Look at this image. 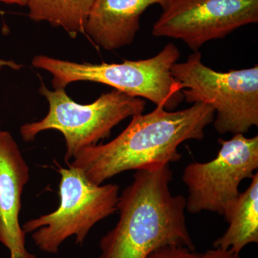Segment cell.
<instances>
[{
	"label": "cell",
	"mask_w": 258,
	"mask_h": 258,
	"mask_svg": "<svg viewBox=\"0 0 258 258\" xmlns=\"http://www.w3.org/2000/svg\"><path fill=\"white\" fill-rule=\"evenodd\" d=\"M215 117L214 108L205 103L177 111L157 106L147 114L132 117L128 126L111 142L86 148L68 164L97 185L124 171L169 165L181 159L178 148L183 142L204 139Z\"/></svg>",
	"instance_id": "6da1fadb"
},
{
	"label": "cell",
	"mask_w": 258,
	"mask_h": 258,
	"mask_svg": "<svg viewBox=\"0 0 258 258\" xmlns=\"http://www.w3.org/2000/svg\"><path fill=\"white\" fill-rule=\"evenodd\" d=\"M169 165L136 171L119 195V220L100 241L99 258H147L166 246L195 250L186 216V198L172 195Z\"/></svg>",
	"instance_id": "7a4b0ae2"
},
{
	"label": "cell",
	"mask_w": 258,
	"mask_h": 258,
	"mask_svg": "<svg viewBox=\"0 0 258 258\" xmlns=\"http://www.w3.org/2000/svg\"><path fill=\"white\" fill-rule=\"evenodd\" d=\"M179 57V49L170 42L157 55L146 60L91 63L40 55L33 57L32 64L52 76L54 90H66L71 83L79 81L102 83L172 111L184 99L181 86L171 71Z\"/></svg>",
	"instance_id": "3957f363"
},
{
	"label": "cell",
	"mask_w": 258,
	"mask_h": 258,
	"mask_svg": "<svg viewBox=\"0 0 258 258\" xmlns=\"http://www.w3.org/2000/svg\"><path fill=\"white\" fill-rule=\"evenodd\" d=\"M39 92L48 102L49 111L41 120L22 125V139L30 142L45 131H58L66 141L68 164L83 149L109 137L112 129L125 118L143 113L146 106L142 98L115 89L86 105L75 102L66 90L51 91L43 82Z\"/></svg>",
	"instance_id": "277c9868"
},
{
	"label": "cell",
	"mask_w": 258,
	"mask_h": 258,
	"mask_svg": "<svg viewBox=\"0 0 258 258\" xmlns=\"http://www.w3.org/2000/svg\"><path fill=\"white\" fill-rule=\"evenodd\" d=\"M171 71L187 103H205L214 108V126L219 134H244L257 126V64L217 72L203 63L197 51L185 62L173 64Z\"/></svg>",
	"instance_id": "5b68a950"
},
{
	"label": "cell",
	"mask_w": 258,
	"mask_h": 258,
	"mask_svg": "<svg viewBox=\"0 0 258 258\" xmlns=\"http://www.w3.org/2000/svg\"><path fill=\"white\" fill-rule=\"evenodd\" d=\"M58 172V208L22 226L25 233L32 234L39 249L50 254L57 253L71 237L82 245L93 226L117 211L120 195L118 184H93L70 164L68 168L60 167Z\"/></svg>",
	"instance_id": "8992f818"
},
{
	"label": "cell",
	"mask_w": 258,
	"mask_h": 258,
	"mask_svg": "<svg viewBox=\"0 0 258 258\" xmlns=\"http://www.w3.org/2000/svg\"><path fill=\"white\" fill-rule=\"evenodd\" d=\"M216 158L208 162H191L185 167L182 181L187 186L186 210L228 215L240 195L239 186L252 179L258 168V137L235 134L230 140L219 139Z\"/></svg>",
	"instance_id": "52a82bcc"
},
{
	"label": "cell",
	"mask_w": 258,
	"mask_h": 258,
	"mask_svg": "<svg viewBox=\"0 0 258 258\" xmlns=\"http://www.w3.org/2000/svg\"><path fill=\"white\" fill-rule=\"evenodd\" d=\"M257 22L258 0H171L152 34L183 40L197 52L205 42Z\"/></svg>",
	"instance_id": "ba28073f"
},
{
	"label": "cell",
	"mask_w": 258,
	"mask_h": 258,
	"mask_svg": "<svg viewBox=\"0 0 258 258\" xmlns=\"http://www.w3.org/2000/svg\"><path fill=\"white\" fill-rule=\"evenodd\" d=\"M30 178V167L14 137L0 130V242L10 256L22 255L27 250L20 213L22 195Z\"/></svg>",
	"instance_id": "9c48e42d"
},
{
	"label": "cell",
	"mask_w": 258,
	"mask_h": 258,
	"mask_svg": "<svg viewBox=\"0 0 258 258\" xmlns=\"http://www.w3.org/2000/svg\"><path fill=\"white\" fill-rule=\"evenodd\" d=\"M171 0H94L85 34L98 46L111 51L131 45L140 29V19L154 5L165 8Z\"/></svg>",
	"instance_id": "30bf717a"
},
{
	"label": "cell",
	"mask_w": 258,
	"mask_h": 258,
	"mask_svg": "<svg viewBox=\"0 0 258 258\" xmlns=\"http://www.w3.org/2000/svg\"><path fill=\"white\" fill-rule=\"evenodd\" d=\"M225 220L229 227L224 235L214 242V248L230 249L240 254L247 245L258 242V173L250 185L240 193Z\"/></svg>",
	"instance_id": "8fae6325"
},
{
	"label": "cell",
	"mask_w": 258,
	"mask_h": 258,
	"mask_svg": "<svg viewBox=\"0 0 258 258\" xmlns=\"http://www.w3.org/2000/svg\"><path fill=\"white\" fill-rule=\"evenodd\" d=\"M94 0H28L29 18L60 27L75 39L85 34V27Z\"/></svg>",
	"instance_id": "7c38bea8"
},
{
	"label": "cell",
	"mask_w": 258,
	"mask_h": 258,
	"mask_svg": "<svg viewBox=\"0 0 258 258\" xmlns=\"http://www.w3.org/2000/svg\"><path fill=\"white\" fill-rule=\"evenodd\" d=\"M147 258H203V253L184 247L166 246L154 251Z\"/></svg>",
	"instance_id": "4fadbf2b"
},
{
	"label": "cell",
	"mask_w": 258,
	"mask_h": 258,
	"mask_svg": "<svg viewBox=\"0 0 258 258\" xmlns=\"http://www.w3.org/2000/svg\"><path fill=\"white\" fill-rule=\"evenodd\" d=\"M203 258H240V254H236L230 249L214 248L203 253Z\"/></svg>",
	"instance_id": "5bb4252c"
},
{
	"label": "cell",
	"mask_w": 258,
	"mask_h": 258,
	"mask_svg": "<svg viewBox=\"0 0 258 258\" xmlns=\"http://www.w3.org/2000/svg\"><path fill=\"white\" fill-rule=\"evenodd\" d=\"M0 3H6L9 5H17L19 6H27L28 0H0Z\"/></svg>",
	"instance_id": "9a60e30c"
},
{
	"label": "cell",
	"mask_w": 258,
	"mask_h": 258,
	"mask_svg": "<svg viewBox=\"0 0 258 258\" xmlns=\"http://www.w3.org/2000/svg\"><path fill=\"white\" fill-rule=\"evenodd\" d=\"M4 66H8V67L12 68V69H15V67L19 68V66L15 64L14 62H12V61L0 60V69L4 67ZM0 122H1V120H0Z\"/></svg>",
	"instance_id": "2e32d148"
},
{
	"label": "cell",
	"mask_w": 258,
	"mask_h": 258,
	"mask_svg": "<svg viewBox=\"0 0 258 258\" xmlns=\"http://www.w3.org/2000/svg\"><path fill=\"white\" fill-rule=\"evenodd\" d=\"M10 258H37L35 254L30 253L28 250L25 251L22 255L10 256Z\"/></svg>",
	"instance_id": "e0dca14e"
}]
</instances>
